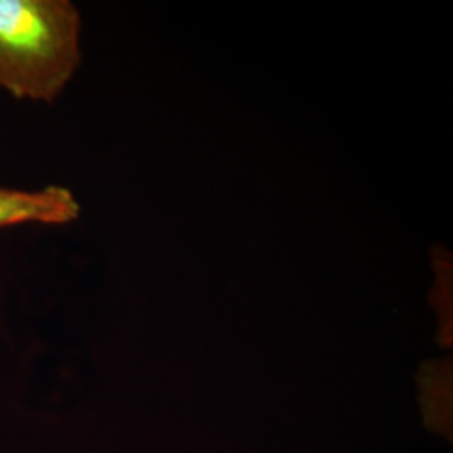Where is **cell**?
<instances>
[{
    "mask_svg": "<svg viewBox=\"0 0 453 453\" xmlns=\"http://www.w3.org/2000/svg\"><path fill=\"white\" fill-rule=\"evenodd\" d=\"M80 205L63 187L22 192L0 187V228L19 224L65 226L78 219Z\"/></svg>",
    "mask_w": 453,
    "mask_h": 453,
    "instance_id": "7a4b0ae2",
    "label": "cell"
},
{
    "mask_svg": "<svg viewBox=\"0 0 453 453\" xmlns=\"http://www.w3.org/2000/svg\"><path fill=\"white\" fill-rule=\"evenodd\" d=\"M80 29L67 0H0V89L54 103L81 63Z\"/></svg>",
    "mask_w": 453,
    "mask_h": 453,
    "instance_id": "6da1fadb",
    "label": "cell"
}]
</instances>
